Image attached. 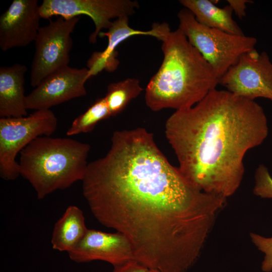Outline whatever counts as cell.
Returning <instances> with one entry per match:
<instances>
[{
  "label": "cell",
  "mask_w": 272,
  "mask_h": 272,
  "mask_svg": "<svg viewBox=\"0 0 272 272\" xmlns=\"http://www.w3.org/2000/svg\"><path fill=\"white\" fill-rule=\"evenodd\" d=\"M179 29L215 70L219 79L241 56L254 49L253 37L232 34L199 23L184 8L177 14Z\"/></svg>",
  "instance_id": "cell-5"
},
{
  "label": "cell",
  "mask_w": 272,
  "mask_h": 272,
  "mask_svg": "<svg viewBox=\"0 0 272 272\" xmlns=\"http://www.w3.org/2000/svg\"><path fill=\"white\" fill-rule=\"evenodd\" d=\"M268 132L259 104L216 89L193 106L176 110L165 124L183 176L199 190L225 198L242 182L245 154Z\"/></svg>",
  "instance_id": "cell-2"
},
{
  "label": "cell",
  "mask_w": 272,
  "mask_h": 272,
  "mask_svg": "<svg viewBox=\"0 0 272 272\" xmlns=\"http://www.w3.org/2000/svg\"><path fill=\"white\" fill-rule=\"evenodd\" d=\"M219 84L243 98L272 101V62L268 55L255 48L244 54L219 79Z\"/></svg>",
  "instance_id": "cell-9"
},
{
  "label": "cell",
  "mask_w": 272,
  "mask_h": 272,
  "mask_svg": "<svg viewBox=\"0 0 272 272\" xmlns=\"http://www.w3.org/2000/svg\"><path fill=\"white\" fill-rule=\"evenodd\" d=\"M111 116L105 97L98 99L83 113L75 118L68 128V136L91 131L100 121Z\"/></svg>",
  "instance_id": "cell-17"
},
{
  "label": "cell",
  "mask_w": 272,
  "mask_h": 272,
  "mask_svg": "<svg viewBox=\"0 0 272 272\" xmlns=\"http://www.w3.org/2000/svg\"><path fill=\"white\" fill-rule=\"evenodd\" d=\"M138 3L130 0H43L39 5L41 18L48 19L59 16L70 19L80 15L89 16L95 29L89 36L95 43L102 29H108L113 18L128 17L135 13Z\"/></svg>",
  "instance_id": "cell-8"
},
{
  "label": "cell",
  "mask_w": 272,
  "mask_h": 272,
  "mask_svg": "<svg viewBox=\"0 0 272 272\" xmlns=\"http://www.w3.org/2000/svg\"><path fill=\"white\" fill-rule=\"evenodd\" d=\"M41 17L37 0H14L0 17V48L23 47L35 41Z\"/></svg>",
  "instance_id": "cell-11"
},
{
  "label": "cell",
  "mask_w": 272,
  "mask_h": 272,
  "mask_svg": "<svg viewBox=\"0 0 272 272\" xmlns=\"http://www.w3.org/2000/svg\"><path fill=\"white\" fill-rule=\"evenodd\" d=\"M255 184L253 193L264 198H272V177L267 168L260 164L254 175Z\"/></svg>",
  "instance_id": "cell-19"
},
{
  "label": "cell",
  "mask_w": 272,
  "mask_h": 272,
  "mask_svg": "<svg viewBox=\"0 0 272 272\" xmlns=\"http://www.w3.org/2000/svg\"><path fill=\"white\" fill-rule=\"evenodd\" d=\"M252 242L261 252L264 253L261 263V269L264 272L272 270V237H265L255 233H250Z\"/></svg>",
  "instance_id": "cell-20"
},
{
  "label": "cell",
  "mask_w": 272,
  "mask_h": 272,
  "mask_svg": "<svg viewBox=\"0 0 272 272\" xmlns=\"http://www.w3.org/2000/svg\"><path fill=\"white\" fill-rule=\"evenodd\" d=\"M82 192L97 221L127 238L134 259L160 272L193 265L227 199L192 185L147 133L114 142Z\"/></svg>",
  "instance_id": "cell-1"
},
{
  "label": "cell",
  "mask_w": 272,
  "mask_h": 272,
  "mask_svg": "<svg viewBox=\"0 0 272 272\" xmlns=\"http://www.w3.org/2000/svg\"><path fill=\"white\" fill-rule=\"evenodd\" d=\"M149 272H160V271L156 269H150Z\"/></svg>",
  "instance_id": "cell-23"
},
{
  "label": "cell",
  "mask_w": 272,
  "mask_h": 272,
  "mask_svg": "<svg viewBox=\"0 0 272 272\" xmlns=\"http://www.w3.org/2000/svg\"><path fill=\"white\" fill-rule=\"evenodd\" d=\"M88 229L82 210L75 206L68 207L54 225L51 239L52 248L71 252L84 238Z\"/></svg>",
  "instance_id": "cell-15"
},
{
  "label": "cell",
  "mask_w": 272,
  "mask_h": 272,
  "mask_svg": "<svg viewBox=\"0 0 272 272\" xmlns=\"http://www.w3.org/2000/svg\"><path fill=\"white\" fill-rule=\"evenodd\" d=\"M90 149L88 144L70 138L38 137L20 153V175L43 199L83 180Z\"/></svg>",
  "instance_id": "cell-4"
},
{
  "label": "cell",
  "mask_w": 272,
  "mask_h": 272,
  "mask_svg": "<svg viewBox=\"0 0 272 272\" xmlns=\"http://www.w3.org/2000/svg\"><path fill=\"white\" fill-rule=\"evenodd\" d=\"M27 67L15 63L0 67V116L21 117L27 115L24 94Z\"/></svg>",
  "instance_id": "cell-13"
},
{
  "label": "cell",
  "mask_w": 272,
  "mask_h": 272,
  "mask_svg": "<svg viewBox=\"0 0 272 272\" xmlns=\"http://www.w3.org/2000/svg\"><path fill=\"white\" fill-rule=\"evenodd\" d=\"M57 119L50 109L35 110L29 115L0 119V176L6 181L20 175L18 153L38 137H50L56 129Z\"/></svg>",
  "instance_id": "cell-6"
},
{
  "label": "cell",
  "mask_w": 272,
  "mask_h": 272,
  "mask_svg": "<svg viewBox=\"0 0 272 272\" xmlns=\"http://www.w3.org/2000/svg\"><path fill=\"white\" fill-rule=\"evenodd\" d=\"M140 81L135 78H127L112 83L107 86L105 98L111 116L122 112L128 103L143 91Z\"/></svg>",
  "instance_id": "cell-16"
},
{
  "label": "cell",
  "mask_w": 272,
  "mask_h": 272,
  "mask_svg": "<svg viewBox=\"0 0 272 272\" xmlns=\"http://www.w3.org/2000/svg\"><path fill=\"white\" fill-rule=\"evenodd\" d=\"M68 254L71 259L78 263L102 260L113 266L134 259L132 247L122 234L89 229L77 246Z\"/></svg>",
  "instance_id": "cell-12"
},
{
  "label": "cell",
  "mask_w": 272,
  "mask_h": 272,
  "mask_svg": "<svg viewBox=\"0 0 272 272\" xmlns=\"http://www.w3.org/2000/svg\"><path fill=\"white\" fill-rule=\"evenodd\" d=\"M150 269L134 259L114 266L112 272H149Z\"/></svg>",
  "instance_id": "cell-21"
},
{
  "label": "cell",
  "mask_w": 272,
  "mask_h": 272,
  "mask_svg": "<svg viewBox=\"0 0 272 272\" xmlns=\"http://www.w3.org/2000/svg\"><path fill=\"white\" fill-rule=\"evenodd\" d=\"M179 3L193 14L201 24L232 34L244 35L233 20V10L229 5L219 8L210 0H180Z\"/></svg>",
  "instance_id": "cell-14"
},
{
  "label": "cell",
  "mask_w": 272,
  "mask_h": 272,
  "mask_svg": "<svg viewBox=\"0 0 272 272\" xmlns=\"http://www.w3.org/2000/svg\"><path fill=\"white\" fill-rule=\"evenodd\" d=\"M163 59L145 92L154 111L191 107L219 84L215 70L179 29L167 32L161 40Z\"/></svg>",
  "instance_id": "cell-3"
},
{
  "label": "cell",
  "mask_w": 272,
  "mask_h": 272,
  "mask_svg": "<svg viewBox=\"0 0 272 272\" xmlns=\"http://www.w3.org/2000/svg\"><path fill=\"white\" fill-rule=\"evenodd\" d=\"M91 77L87 68L69 65L49 75L26 97L27 109H50L72 99L86 95L85 84Z\"/></svg>",
  "instance_id": "cell-10"
},
{
  "label": "cell",
  "mask_w": 272,
  "mask_h": 272,
  "mask_svg": "<svg viewBox=\"0 0 272 272\" xmlns=\"http://www.w3.org/2000/svg\"><path fill=\"white\" fill-rule=\"evenodd\" d=\"M227 2L240 19L246 16V4L253 2L249 0H228Z\"/></svg>",
  "instance_id": "cell-22"
},
{
  "label": "cell",
  "mask_w": 272,
  "mask_h": 272,
  "mask_svg": "<svg viewBox=\"0 0 272 272\" xmlns=\"http://www.w3.org/2000/svg\"><path fill=\"white\" fill-rule=\"evenodd\" d=\"M119 61L116 57L107 56L102 51L94 52L88 60L87 65L91 77L96 75L103 70L107 72L114 71Z\"/></svg>",
  "instance_id": "cell-18"
},
{
  "label": "cell",
  "mask_w": 272,
  "mask_h": 272,
  "mask_svg": "<svg viewBox=\"0 0 272 272\" xmlns=\"http://www.w3.org/2000/svg\"><path fill=\"white\" fill-rule=\"evenodd\" d=\"M79 17L64 19L59 17L40 27L35 39V52L30 76L35 88L47 76L69 65L73 46L71 34L79 22Z\"/></svg>",
  "instance_id": "cell-7"
}]
</instances>
